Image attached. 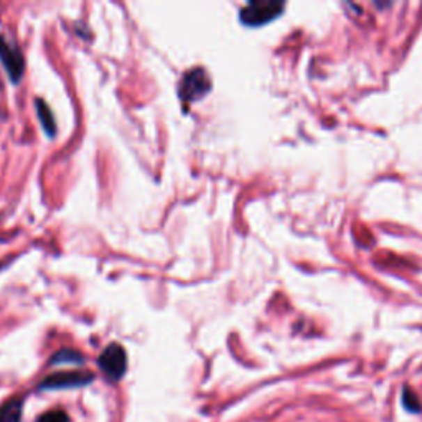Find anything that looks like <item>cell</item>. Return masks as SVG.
<instances>
[{
    "label": "cell",
    "mask_w": 422,
    "mask_h": 422,
    "mask_svg": "<svg viewBox=\"0 0 422 422\" xmlns=\"http://www.w3.org/2000/svg\"><path fill=\"white\" fill-rule=\"evenodd\" d=\"M403 401H404V406H406L409 411H414L416 412V411L421 409V404H419V401H417L416 394L412 393V391H409V389H406V391H404Z\"/></svg>",
    "instance_id": "10"
},
{
    "label": "cell",
    "mask_w": 422,
    "mask_h": 422,
    "mask_svg": "<svg viewBox=\"0 0 422 422\" xmlns=\"http://www.w3.org/2000/svg\"><path fill=\"white\" fill-rule=\"evenodd\" d=\"M93 381L91 373H81V371H65L55 373V375L48 376L47 380L40 384L42 389H63V388H78Z\"/></svg>",
    "instance_id": "5"
},
{
    "label": "cell",
    "mask_w": 422,
    "mask_h": 422,
    "mask_svg": "<svg viewBox=\"0 0 422 422\" xmlns=\"http://www.w3.org/2000/svg\"><path fill=\"white\" fill-rule=\"evenodd\" d=\"M68 416H66L65 411H60V409H53V411H48L45 412V414L40 417L38 422H68Z\"/></svg>",
    "instance_id": "9"
},
{
    "label": "cell",
    "mask_w": 422,
    "mask_h": 422,
    "mask_svg": "<svg viewBox=\"0 0 422 422\" xmlns=\"http://www.w3.org/2000/svg\"><path fill=\"white\" fill-rule=\"evenodd\" d=\"M0 60H2L13 83H19L25 71L24 55H22V52L15 45H12L3 37H0Z\"/></svg>",
    "instance_id": "4"
},
{
    "label": "cell",
    "mask_w": 422,
    "mask_h": 422,
    "mask_svg": "<svg viewBox=\"0 0 422 422\" xmlns=\"http://www.w3.org/2000/svg\"><path fill=\"white\" fill-rule=\"evenodd\" d=\"M37 112H38V118L40 123H42L45 132L48 134V136L53 137L56 132V124H55V118H53V112L48 104L42 100H37Z\"/></svg>",
    "instance_id": "7"
},
{
    "label": "cell",
    "mask_w": 422,
    "mask_h": 422,
    "mask_svg": "<svg viewBox=\"0 0 422 422\" xmlns=\"http://www.w3.org/2000/svg\"><path fill=\"white\" fill-rule=\"evenodd\" d=\"M24 401L20 398H12L0 407V422H20Z\"/></svg>",
    "instance_id": "6"
},
{
    "label": "cell",
    "mask_w": 422,
    "mask_h": 422,
    "mask_svg": "<svg viewBox=\"0 0 422 422\" xmlns=\"http://www.w3.org/2000/svg\"><path fill=\"white\" fill-rule=\"evenodd\" d=\"M81 363L83 361V357L78 352H75V350H61V352H58L55 357H53L52 363Z\"/></svg>",
    "instance_id": "8"
},
{
    "label": "cell",
    "mask_w": 422,
    "mask_h": 422,
    "mask_svg": "<svg viewBox=\"0 0 422 422\" xmlns=\"http://www.w3.org/2000/svg\"><path fill=\"white\" fill-rule=\"evenodd\" d=\"M284 2L277 0H254L241 10L240 19L248 26H261L269 24L284 12Z\"/></svg>",
    "instance_id": "1"
},
{
    "label": "cell",
    "mask_w": 422,
    "mask_h": 422,
    "mask_svg": "<svg viewBox=\"0 0 422 422\" xmlns=\"http://www.w3.org/2000/svg\"><path fill=\"white\" fill-rule=\"evenodd\" d=\"M211 89V81L208 73L203 68H195L183 76L180 83V97L185 102L196 101L203 97Z\"/></svg>",
    "instance_id": "2"
},
{
    "label": "cell",
    "mask_w": 422,
    "mask_h": 422,
    "mask_svg": "<svg viewBox=\"0 0 422 422\" xmlns=\"http://www.w3.org/2000/svg\"><path fill=\"white\" fill-rule=\"evenodd\" d=\"M97 363H100V368L107 378L114 381L123 378L125 370H127V357H125L124 348L118 343L109 345V347L101 353Z\"/></svg>",
    "instance_id": "3"
}]
</instances>
